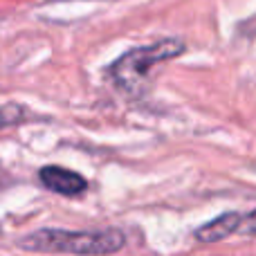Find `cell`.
<instances>
[{"label":"cell","instance_id":"6da1fadb","mask_svg":"<svg viewBox=\"0 0 256 256\" xmlns=\"http://www.w3.org/2000/svg\"><path fill=\"white\" fill-rule=\"evenodd\" d=\"M186 50L182 38H160L148 45H137L122 54L117 61L110 63L108 68V76L112 84L126 92L128 97H142L148 90L150 70L160 63H166L171 58L180 56Z\"/></svg>","mask_w":256,"mask_h":256},{"label":"cell","instance_id":"7a4b0ae2","mask_svg":"<svg viewBox=\"0 0 256 256\" xmlns=\"http://www.w3.org/2000/svg\"><path fill=\"white\" fill-rule=\"evenodd\" d=\"M126 238L120 230L102 232H68V230H36L18 240V248L40 254H76L106 256L120 252Z\"/></svg>","mask_w":256,"mask_h":256},{"label":"cell","instance_id":"3957f363","mask_svg":"<svg viewBox=\"0 0 256 256\" xmlns=\"http://www.w3.org/2000/svg\"><path fill=\"white\" fill-rule=\"evenodd\" d=\"M38 180L45 189L54 191V194H61V196H79L88 186L86 178H81L79 173L70 171V168H63V166H43L38 171Z\"/></svg>","mask_w":256,"mask_h":256},{"label":"cell","instance_id":"277c9868","mask_svg":"<svg viewBox=\"0 0 256 256\" xmlns=\"http://www.w3.org/2000/svg\"><path fill=\"white\" fill-rule=\"evenodd\" d=\"M238 222H240V214H236V212L222 214V216L214 218L207 225L198 227V230H196V238H198L200 243H218V240H225L227 236L236 234Z\"/></svg>","mask_w":256,"mask_h":256},{"label":"cell","instance_id":"5b68a950","mask_svg":"<svg viewBox=\"0 0 256 256\" xmlns=\"http://www.w3.org/2000/svg\"><path fill=\"white\" fill-rule=\"evenodd\" d=\"M25 117L27 115H25V110H22L20 106H14V104H9V106H0V128L20 124Z\"/></svg>","mask_w":256,"mask_h":256},{"label":"cell","instance_id":"8992f818","mask_svg":"<svg viewBox=\"0 0 256 256\" xmlns=\"http://www.w3.org/2000/svg\"><path fill=\"white\" fill-rule=\"evenodd\" d=\"M236 234L256 236V212L248 214V216H240V222H238V227H236Z\"/></svg>","mask_w":256,"mask_h":256}]
</instances>
